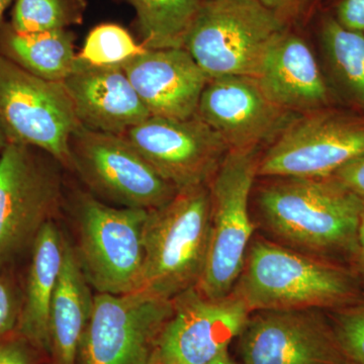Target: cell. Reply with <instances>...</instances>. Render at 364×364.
Masks as SVG:
<instances>
[{
    "instance_id": "1f68e13d",
    "label": "cell",
    "mask_w": 364,
    "mask_h": 364,
    "mask_svg": "<svg viewBox=\"0 0 364 364\" xmlns=\"http://www.w3.org/2000/svg\"><path fill=\"white\" fill-rule=\"evenodd\" d=\"M352 267L358 275L364 294V212L363 218H361L360 226H359L358 248H356Z\"/></svg>"
},
{
    "instance_id": "d6986e66",
    "label": "cell",
    "mask_w": 364,
    "mask_h": 364,
    "mask_svg": "<svg viewBox=\"0 0 364 364\" xmlns=\"http://www.w3.org/2000/svg\"><path fill=\"white\" fill-rule=\"evenodd\" d=\"M66 237L56 223H47L33 243L32 262L21 299L16 334L49 356L50 309L65 253Z\"/></svg>"
},
{
    "instance_id": "ffe728a7",
    "label": "cell",
    "mask_w": 364,
    "mask_h": 364,
    "mask_svg": "<svg viewBox=\"0 0 364 364\" xmlns=\"http://www.w3.org/2000/svg\"><path fill=\"white\" fill-rule=\"evenodd\" d=\"M90 287L73 245L67 240L50 309L49 364H77L81 341L93 308L95 294Z\"/></svg>"
},
{
    "instance_id": "7402d4cb",
    "label": "cell",
    "mask_w": 364,
    "mask_h": 364,
    "mask_svg": "<svg viewBox=\"0 0 364 364\" xmlns=\"http://www.w3.org/2000/svg\"><path fill=\"white\" fill-rule=\"evenodd\" d=\"M320 42L335 87L364 109V33L344 28L327 14L321 18Z\"/></svg>"
},
{
    "instance_id": "d6a6232c",
    "label": "cell",
    "mask_w": 364,
    "mask_h": 364,
    "mask_svg": "<svg viewBox=\"0 0 364 364\" xmlns=\"http://www.w3.org/2000/svg\"><path fill=\"white\" fill-rule=\"evenodd\" d=\"M207 364H238L235 363L233 359L230 358L229 353L228 351L222 353L221 355L218 356L217 358H215L214 360L210 361V363Z\"/></svg>"
},
{
    "instance_id": "7c38bea8",
    "label": "cell",
    "mask_w": 364,
    "mask_h": 364,
    "mask_svg": "<svg viewBox=\"0 0 364 364\" xmlns=\"http://www.w3.org/2000/svg\"><path fill=\"white\" fill-rule=\"evenodd\" d=\"M177 189L208 184L230 149L198 116H150L122 135Z\"/></svg>"
},
{
    "instance_id": "4fadbf2b",
    "label": "cell",
    "mask_w": 364,
    "mask_h": 364,
    "mask_svg": "<svg viewBox=\"0 0 364 364\" xmlns=\"http://www.w3.org/2000/svg\"><path fill=\"white\" fill-rule=\"evenodd\" d=\"M172 301L173 313L160 337L156 364L214 360L241 335L252 314L233 291L225 298L210 299L195 287Z\"/></svg>"
},
{
    "instance_id": "ac0fdd59",
    "label": "cell",
    "mask_w": 364,
    "mask_h": 364,
    "mask_svg": "<svg viewBox=\"0 0 364 364\" xmlns=\"http://www.w3.org/2000/svg\"><path fill=\"white\" fill-rule=\"evenodd\" d=\"M255 80L270 102L287 112L301 114L329 105V87L312 49L289 28L270 48Z\"/></svg>"
},
{
    "instance_id": "f1b7e54d",
    "label": "cell",
    "mask_w": 364,
    "mask_h": 364,
    "mask_svg": "<svg viewBox=\"0 0 364 364\" xmlns=\"http://www.w3.org/2000/svg\"><path fill=\"white\" fill-rule=\"evenodd\" d=\"M332 16L344 28L364 33V0H335Z\"/></svg>"
},
{
    "instance_id": "3957f363",
    "label": "cell",
    "mask_w": 364,
    "mask_h": 364,
    "mask_svg": "<svg viewBox=\"0 0 364 364\" xmlns=\"http://www.w3.org/2000/svg\"><path fill=\"white\" fill-rule=\"evenodd\" d=\"M210 234L208 184L181 189L168 203L148 210L141 291L173 299L198 286L207 262Z\"/></svg>"
},
{
    "instance_id": "6da1fadb",
    "label": "cell",
    "mask_w": 364,
    "mask_h": 364,
    "mask_svg": "<svg viewBox=\"0 0 364 364\" xmlns=\"http://www.w3.org/2000/svg\"><path fill=\"white\" fill-rule=\"evenodd\" d=\"M256 203L260 226L273 241L325 259L353 262L364 203L335 177H269Z\"/></svg>"
},
{
    "instance_id": "836d02e7",
    "label": "cell",
    "mask_w": 364,
    "mask_h": 364,
    "mask_svg": "<svg viewBox=\"0 0 364 364\" xmlns=\"http://www.w3.org/2000/svg\"><path fill=\"white\" fill-rule=\"evenodd\" d=\"M13 0H0V21H1L2 16L7 9V6L11 4Z\"/></svg>"
},
{
    "instance_id": "8992f818",
    "label": "cell",
    "mask_w": 364,
    "mask_h": 364,
    "mask_svg": "<svg viewBox=\"0 0 364 364\" xmlns=\"http://www.w3.org/2000/svg\"><path fill=\"white\" fill-rule=\"evenodd\" d=\"M257 149L230 150L208 183L210 246L196 289L210 299L233 291L254 237L250 196L257 176Z\"/></svg>"
},
{
    "instance_id": "8fae6325",
    "label": "cell",
    "mask_w": 364,
    "mask_h": 364,
    "mask_svg": "<svg viewBox=\"0 0 364 364\" xmlns=\"http://www.w3.org/2000/svg\"><path fill=\"white\" fill-rule=\"evenodd\" d=\"M35 149L9 143L0 154V264L33 245L61 205L60 164Z\"/></svg>"
},
{
    "instance_id": "83f0119b",
    "label": "cell",
    "mask_w": 364,
    "mask_h": 364,
    "mask_svg": "<svg viewBox=\"0 0 364 364\" xmlns=\"http://www.w3.org/2000/svg\"><path fill=\"white\" fill-rule=\"evenodd\" d=\"M41 353L30 342L16 334L0 341V364H37Z\"/></svg>"
},
{
    "instance_id": "7a4b0ae2",
    "label": "cell",
    "mask_w": 364,
    "mask_h": 364,
    "mask_svg": "<svg viewBox=\"0 0 364 364\" xmlns=\"http://www.w3.org/2000/svg\"><path fill=\"white\" fill-rule=\"evenodd\" d=\"M233 293L251 313L334 311L363 299L353 268L261 236L251 241Z\"/></svg>"
},
{
    "instance_id": "52a82bcc",
    "label": "cell",
    "mask_w": 364,
    "mask_h": 364,
    "mask_svg": "<svg viewBox=\"0 0 364 364\" xmlns=\"http://www.w3.org/2000/svg\"><path fill=\"white\" fill-rule=\"evenodd\" d=\"M79 126L63 82L37 77L0 55V129L7 142L43 151L73 170L70 140Z\"/></svg>"
},
{
    "instance_id": "5b68a950",
    "label": "cell",
    "mask_w": 364,
    "mask_h": 364,
    "mask_svg": "<svg viewBox=\"0 0 364 364\" xmlns=\"http://www.w3.org/2000/svg\"><path fill=\"white\" fill-rule=\"evenodd\" d=\"M147 215L142 208L114 207L88 193L78 196L73 247L97 294L122 296L142 289Z\"/></svg>"
},
{
    "instance_id": "4dcf8cb0",
    "label": "cell",
    "mask_w": 364,
    "mask_h": 364,
    "mask_svg": "<svg viewBox=\"0 0 364 364\" xmlns=\"http://www.w3.org/2000/svg\"><path fill=\"white\" fill-rule=\"evenodd\" d=\"M333 177L341 182L364 203V154L337 170Z\"/></svg>"
},
{
    "instance_id": "cb8c5ba5",
    "label": "cell",
    "mask_w": 364,
    "mask_h": 364,
    "mask_svg": "<svg viewBox=\"0 0 364 364\" xmlns=\"http://www.w3.org/2000/svg\"><path fill=\"white\" fill-rule=\"evenodd\" d=\"M82 0H16L11 30L20 33L65 30L80 23Z\"/></svg>"
},
{
    "instance_id": "5bb4252c",
    "label": "cell",
    "mask_w": 364,
    "mask_h": 364,
    "mask_svg": "<svg viewBox=\"0 0 364 364\" xmlns=\"http://www.w3.org/2000/svg\"><path fill=\"white\" fill-rule=\"evenodd\" d=\"M240 336L243 364H349L321 310L252 313Z\"/></svg>"
},
{
    "instance_id": "e0dca14e",
    "label": "cell",
    "mask_w": 364,
    "mask_h": 364,
    "mask_svg": "<svg viewBox=\"0 0 364 364\" xmlns=\"http://www.w3.org/2000/svg\"><path fill=\"white\" fill-rule=\"evenodd\" d=\"M81 126L122 136L151 116L122 68L77 67L63 81Z\"/></svg>"
},
{
    "instance_id": "d590c367",
    "label": "cell",
    "mask_w": 364,
    "mask_h": 364,
    "mask_svg": "<svg viewBox=\"0 0 364 364\" xmlns=\"http://www.w3.org/2000/svg\"><path fill=\"white\" fill-rule=\"evenodd\" d=\"M157 364H168V363H157Z\"/></svg>"
},
{
    "instance_id": "9a60e30c",
    "label": "cell",
    "mask_w": 364,
    "mask_h": 364,
    "mask_svg": "<svg viewBox=\"0 0 364 364\" xmlns=\"http://www.w3.org/2000/svg\"><path fill=\"white\" fill-rule=\"evenodd\" d=\"M196 116L222 136L230 150H246L273 142L296 114L270 102L255 78L224 76L208 81Z\"/></svg>"
},
{
    "instance_id": "d4e9b609",
    "label": "cell",
    "mask_w": 364,
    "mask_h": 364,
    "mask_svg": "<svg viewBox=\"0 0 364 364\" xmlns=\"http://www.w3.org/2000/svg\"><path fill=\"white\" fill-rule=\"evenodd\" d=\"M145 49L122 26L105 23L91 31L77 56L86 65L123 69Z\"/></svg>"
},
{
    "instance_id": "30bf717a",
    "label": "cell",
    "mask_w": 364,
    "mask_h": 364,
    "mask_svg": "<svg viewBox=\"0 0 364 364\" xmlns=\"http://www.w3.org/2000/svg\"><path fill=\"white\" fill-rule=\"evenodd\" d=\"M363 154L364 119L326 107L287 124L259 158L257 176H333Z\"/></svg>"
},
{
    "instance_id": "ba28073f",
    "label": "cell",
    "mask_w": 364,
    "mask_h": 364,
    "mask_svg": "<svg viewBox=\"0 0 364 364\" xmlns=\"http://www.w3.org/2000/svg\"><path fill=\"white\" fill-rule=\"evenodd\" d=\"M173 301L147 291L95 294L77 364H156Z\"/></svg>"
},
{
    "instance_id": "44dd1931",
    "label": "cell",
    "mask_w": 364,
    "mask_h": 364,
    "mask_svg": "<svg viewBox=\"0 0 364 364\" xmlns=\"http://www.w3.org/2000/svg\"><path fill=\"white\" fill-rule=\"evenodd\" d=\"M2 56L23 70L50 81L63 82L78 64L70 31L20 33L11 28L0 40Z\"/></svg>"
},
{
    "instance_id": "277c9868",
    "label": "cell",
    "mask_w": 364,
    "mask_h": 364,
    "mask_svg": "<svg viewBox=\"0 0 364 364\" xmlns=\"http://www.w3.org/2000/svg\"><path fill=\"white\" fill-rule=\"evenodd\" d=\"M289 25L258 0H205L186 38L208 79L259 75L270 48Z\"/></svg>"
},
{
    "instance_id": "4316f807",
    "label": "cell",
    "mask_w": 364,
    "mask_h": 364,
    "mask_svg": "<svg viewBox=\"0 0 364 364\" xmlns=\"http://www.w3.org/2000/svg\"><path fill=\"white\" fill-rule=\"evenodd\" d=\"M21 299L13 280L0 277V341L18 326Z\"/></svg>"
},
{
    "instance_id": "f546056e",
    "label": "cell",
    "mask_w": 364,
    "mask_h": 364,
    "mask_svg": "<svg viewBox=\"0 0 364 364\" xmlns=\"http://www.w3.org/2000/svg\"><path fill=\"white\" fill-rule=\"evenodd\" d=\"M268 9L279 16L287 25L301 18L312 9L318 0H258Z\"/></svg>"
},
{
    "instance_id": "e575fe53",
    "label": "cell",
    "mask_w": 364,
    "mask_h": 364,
    "mask_svg": "<svg viewBox=\"0 0 364 364\" xmlns=\"http://www.w3.org/2000/svg\"><path fill=\"white\" fill-rule=\"evenodd\" d=\"M7 144H9V142H7L6 136H4V132L0 129V154H1L4 148L6 147Z\"/></svg>"
},
{
    "instance_id": "9c48e42d",
    "label": "cell",
    "mask_w": 364,
    "mask_h": 364,
    "mask_svg": "<svg viewBox=\"0 0 364 364\" xmlns=\"http://www.w3.org/2000/svg\"><path fill=\"white\" fill-rule=\"evenodd\" d=\"M70 151L73 171L95 196L117 207L154 210L178 191L123 136L80 124L71 136Z\"/></svg>"
},
{
    "instance_id": "484cf974",
    "label": "cell",
    "mask_w": 364,
    "mask_h": 364,
    "mask_svg": "<svg viewBox=\"0 0 364 364\" xmlns=\"http://www.w3.org/2000/svg\"><path fill=\"white\" fill-rule=\"evenodd\" d=\"M329 318L349 364H364V299L330 311Z\"/></svg>"
},
{
    "instance_id": "603a6c76",
    "label": "cell",
    "mask_w": 364,
    "mask_h": 364,
    "mask_svg": "<svg viewBox=\"0 0 364 364\" xmlns=\"http://www.w3.org/2000/svg\"><path fill=\"white\" fill-rule=\"evenodd\" d=\"M135 9L146 49H182L200 0H129Z\"/></svg>"
},
{
    "instance_id": "2e32d148",
    "label": "cell",
    "mask_w": 364,
    "mask_h": 364,
    "mask_svg": "<svg viewBox=\"0 0 364 364\" xmlns=\"http://www.w3.org/2000/svg\"><path fill=\"white\" fill-rule=\"evenodd\" d=\"M123 70L151 116L168 119L196 116L210 81L184 48L145 49Z\"/></svg>"
}]
</instances>
